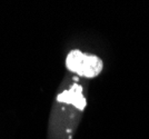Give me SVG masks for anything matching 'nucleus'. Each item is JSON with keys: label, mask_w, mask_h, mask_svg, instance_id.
<instances>
[{"label": "nucleus", "mask_w": 149, "mask_h": 139, "mask_svg": "<svg viewBox=\"0 0 149 139\" xmlns=\"http://www.w3.org/2000/svg\"><path fill=\"white\" fill-rule=\"evenodd\" d=\"M82 90L79 86H74L72 88L62 92L61 95L58 96V100L63 101V102H68V104H72L76 107L79 109H84L86 106V100L82 96Z\"/></svg>", "instance_id": "obj_2"}, {"label": "nucleus", "mask_w": 149, "mask_h": 139, "mask_svg": "<svg viewBox=\"0 0 149 139\" xmlns=\"http://www.w3.org/2000/svg\"><path fill=\"white\" fill-rule=\"evenodd\" d=\"M66 66L70 71L82 77L93 78L98 76L102 70V61L95 55L82 54L79 50L69 52L66 59Z\"/></svg>", "instance_id": "obj_1"}]
</instances>
